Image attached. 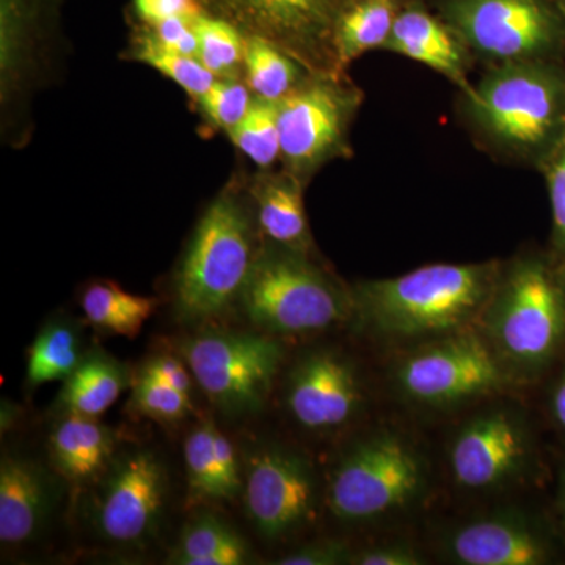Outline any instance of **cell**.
I'll return each mask as SVG.
<instances>
[{
  "label": "cell",
  "mask_w": 565,
  "mask_h": 565,
  "mask_svg": "<svg viewBox=\"0 0 565 565\" xmlns=\"http://www.w3.org/2000/svg\"><path fill=\"white\" fill-rule=\"evenodd\" d=\"M557 2V6L561 7V9H563L564 13H565V0H556Z\"/></svg>",
  "instance_id": "7bdbcfd3"
},
{
  "label": "cell",
  "mask_w": 565,
  "mask_h": 565,
  "mask_svg": "<svg viewBox=\"0 0 565 565\" xmlns=\"http://www.w3.org/2000/svg\"><path fill=\"white\" fill-rule=\"evenodd\" d=\"M364 392L359 370L344 353L319 349L292 367L286 388L289 414L313 433H330L362 411Z\"/></svg>",
  "instance_id": "9a60e30c"
},
{
  "label": "cell",
  "mask_w": 565,
  "mask_h": 565,
  "mask_svg": "<svg viewBox=\"0 0 565 565\" xmlns=\"http://www.w3.org/2000/svg\"><path fill=\"white\" fill-rule=\"evenodd\" d=\"M248 561L243 539L217 516L202 515L182 531L170 563L180 565H241Z\"/></svg>",
  "instance_id": "484cf974"
},
{
  "label": "cell",
  "mask_w": 565,
  "mask_h": 565,
  "mask_svg": "<svg viewBox=\"0 0 565 565\" xmlns=\"http://www.w3.org/2000/svg\"><path fill=\"white\" fill-rule=\"evenodd\" d=\"M214 455L217 460L218 476H221L223 497L225 500H232L241 489L239 463H237L232 441L217 427L214 433Z\"/></svg>",
  "instance_id": "f35d334b"
},
{
  "label": "cell",
  "mask_w": 565,
  "mask_h": 565,
  "mask_svg": "<svg viewBox=\"0 0 565 565\" xmlns=\"http://www.w3.org/2000/svg\"><path fill=\"white\" fill-rule=\"evenodd\" d=\"M305 185L285 169L262 172L252 181L248 199L266 244L311 255L313 236L305 212Z\"/></svg>",
  "instance_id": "ac0fdd59"
},
{
  "label": "cell",
  "mask_w": 565,
  "mask_h": 565,
  "mask_svg": "<svg viewBox=\"0 0 565 565\" xmlns=\"http://www.w3.org/2000/svg\"><path fill=\"white\" fill-rule=\"evenodd\" d=\"M134 14L140 24H156L169 18L196 20L206 13L200 0H132Z\"/></svg>",
  "instance_id": "e575fe53"
},
{
  "label": "cell",
  "mask_w": 565,
  "mask_h": 565,
  "mask_svg": "<svg viewBox=\"0 0 565 565\" xmlns=\"http://www.w3.org/2000/svg\"><path fill=\"white\" fill-rule=\"evenodd\" d=\"M535 460L533 434L511 407H494L468 419L449 444V471L460 489L494 492L522 481Z\"/></svg>",
  "instance_id": "7c38bea8"
},
{
  "label": "cell",
  "mask_w": 565,
  "mask_h": 565,
  "mask_svg": "<svg viewBox=\"0 0 565 565\" xmlns=\"http://www.w3.org/2000/svg\"><path fill=\"white\" fill-rule=\"evenodd\" d=\"M52 460L71 481H85L106 467L115 448L110 429L81 415H65L50 437Z\"/></svg>",
  "instance_id": "ffe728a7"
},
{
  "label": "cell",
  "mask_w": 565,
  "mask_h": 565,
  "mask_svg": "<svg viewBox=\"0 0 565 565\" xmlns=\"http://www.w3.org/2000/svg\"><path fill=\"white\" fill-rule=\"evenodd\" d=\"M318 486L313 467L288 449L256 452L248 465L245 505L256 531L281 539L313 519Z\"/></svg>",
  "instance_id": "5bb4252c"
},
{
  "label": "cell",
  "mask_w": 565,
  "mask_h": 565,
  "mask_svg": "<svg viewBox=\"0 0 565 565\" xmlns=\"http://www.w3.org/2000/svg\"><path fill=\"white\" fill-rule=\"evenodd\" d=\"M141 371L159 379V381L166 382L167 385L173 386L178 392L191 396L192 377L189 374L188 367L180 360L169 355L154 356V359L145 364Z\"/></svg>",
  "instance_id": "ab89813d"
},
{
  "label": "cell",
  "mask_w": 565,
  "mask_h": 565,
  "mask_svg": "<svg viewBox=\"0 0 565 565\" xmlns=\"http://www.w3.org/2000/svg\"><path fill=\"white\" fill-rule=\"evenodd\" d=\"M147 25V24H143ZM159 43L163 46L180 52V54L196 57L199 55V36L195 31V20L189 18H169L147 25Z\"/></svg>",
  "instance_id": "d590c367"
},
{
  "label": "cell",
  "mask_w": 565,
  "mask_h": 565,
  "mask_svg": "<svg viewBox=\"0 0 565 565\" xmlns=\"http://www.w3.org/2000/svg\"><path fill=\"white\" fill-rule=\"evenodd\" d=\"M462 95L470 128L505 158L537 167L565 137L564 61L492 66Z\"/></svg>",
  "instance_id": "3957f363"
},
{
  "label": "cell",
  "mask_w": 565,
  "mask_h": 565,
  "mask_svg": "<svg viewBox=\"0 0 565 565\" xmlns=\"http://www.w3.org/2000/svg\"><path fill=\"white\" fill-rule=\"evenodd\" d=\"M43 0H0V77L2 103L21 90L36 32L40 29Z\"/></svg>",
  "instance_id": "7402d4cb"
},
{
  "label": "cell",
  "mask_w": 565,
  "mask_h": 565,
  "mask_svg": "<svg viewBox=\"0 0 565 565\" xmlns=\"http://www.w3.org/2000/svg\"><path fill=\"white\" fill-rule=\"evenodd\" d=\"M128 57L134 62L151 66L167 79L173 81L178 87L188 93L192 103L210 90L211 85L217 79L210 70L204 68L199 58L189 57L163 46L143 24H140L134 33Z\"/></svg>",
  "instance_id": "4316f807"
},
{
  "label": "cell",
  "mask_w": 565,
  "mask_h": 565,
  "mask_svg": "<svg viewBox=\"0 0 565 565\" xmlns=\"http://www.w3.org/2000/svg\"><path fill=\"white\" fill-rule=\"evenodd\" d=\"M557 514L565 530V465L559 475V484H557Z\"/></svg>",
  "instance_id": "b9f144b4"
},
{
  "label": "cell",
  "mask_w": 565,
  "mask_h": 565,
  "mask_svg": "<svg viewBox=\"0 0 565 565\" xmlns=\"http://www.w3.org/2000/svg\"><path fill=\"white\" fill-rule=\"evenodd\" d=\"M226 134L234 147L259 167L262 172H269L280 161L278 103L255 96L243 120Z\"/></svg>",
  "instance_id": "f1b7e54d"
},
{
  "label": "cell",
  "mask_w": 565,
  "mask_h": 565,
  "mask_svg": "<svg viewBox=\"0 0 565 565\" xmlns=\"http://www.w3.org/2000/svg\"><path fill=\"white\" fill-rule=\"evenodd\" d=\"M199 58L217 79H244L247 39L230 22L204 13L195 20Z\"/></svg>",
  "instance_id": "f546056e"
},
{
  "label": "cell",
  "mask_w": 565,
  "mask_h": 565,
  "mask_svg": "<svg viewBox=\"0 0 565 565\" xmlns=\"http://www.w3.org/2000/svg\"><path fill=\"white\" fill-rule=\"evenodd\" d=\"M424 556L408 542H385L353 553V565H422Z\"/></svg>",
  "instance_id": "8d00e7d4"
},
{
  "label": "cell",
  "mask_w": 565,
  "mask_h": 565,
  "mask_svg": "<svg viewBox=\"0 0 565 565\" xmlns=\"http://www.w3.org/2000/svg\"><path fill=\"white\" fill-rule=\"evenodd\" d=\"M51 489L43 470L24 457L0 465V542L21 545L39 533L50 514Z\"/></svg>",
  "instance_id": "d6986e66"
},
{
  "label": "cell",
  "mask_w": 565,
  "mask_h": 565,
  "mask_svg": "<svg viewBox=\"0 0 565 565\" xmlns=\"http://www.w3.org/2000/svg\"><path fill=\"white\" fill-rule=\"evenodd\" d=\"M236 185L218 193L196 226L177 275V310L204 321L239 300L258 250L252 204Z\"/></svg>",
  "instance_id": "277c9868"
},
{
  "label": "cell",
  "mask_w": 565,
  "mask_h": 565,
  "mask_svg": "<svg viewBox=\"0 0 565 565\" xmlns=\"http://www.w3.org/2000/svg\"><path fill=\"white\" fill-rule=\"evenodd\" d=\"M479 332L515 384H531L565 355V264L531 252L503 264Z\"/></svg>",
  "instance_id": "7a4b0ae2"
},
{
  "label": "cell",
  "mask_w": 565,
  "mask_h": 565,
  "mask_svg": "<svg viewBox=\"0 0 565 565\" xmlns=\"http://www.w3.org/2000/svg\"><path fill=\"white\" fill-rule=\"evenodd\" d=\"M253 93L244 79H215L195 103L207 134L228 132L247 114Z\"/></svg>",
  "instance_id": "1f68e13d"
},
{
  "label": "cell",
  "mask_w": 565,
  "mask_h": 565,
  "mask_svg": "<svg viewBox=\"0 0 565 565\" xmlns=\"http://www.w3.org/2000/svg\"><path fill=\"white\" fill-rule=\"evenodd\" d=\"M449 563L460 565H544L556 556L552 534L534 516L493 512L462 523L441 544Z\"/></svg>",
  "instance_id": "2e32d148"
},
{
  "label": "cell",
  "mask_w": 565,
  "mask_h": 565,
  "mask_svg": "<svg viewBox=\"0 0 565 565\" xmlns=\"http://www.w3.org/2000/svg\"><path fill=\"white\" fill-rule=\"evenodd\" d=\"M552 206V247L550 252L565 264V137L539 162Z\"/></svg>",
  "instance_id": "836d02e7"
},
{
  "label": "cell",
  "mask_w": 565,
  "mask_h": 565,
  "mask_svg": "<svg viewBox=\"0 0 565 565\" xmlns=\"http://www.w3.org/2000/svg\"><path fill=\"white\" fill-rule=\"evenodd\" d=\"M126 386V371L117 360L102 352L84 356L63 385L58 407L65 415L96 418L109 411Z\"/></svg>",
  "instance_id": "603a6c76"
},
{
  "label": "cell",
  "mask_w": 565,
  "mask_h": 565,
  "mask_svg": "<svg viewBox=\"0 0 565 565\" xmlns=\"http://www.w3.org/2000/svg\"><path fill=\"white\" fill-rule=\"evenodd\" d=\"M132 408L156 422L174 423L192 411L191 396L141 371L134 386Z\"/></svg>",
  "instance_id": "d6a6232c"
},
{
  "label": "cell",
  "mask_w": 565,
  "mask_h": 565,
  "mask_svg": "<svg viewBox=\"0 0 565 565\" xmlns=\"http://www.w3.org/2000/svg\"><path fill=\"white\" fill-rule=\"evenodd\" d=\"M353 553L343 542L323 541L303 546L291 555L282 556L281 565H340L351 564Z\"/></svg>",
  "instance_id": "74e56055"
},
{
  "label": "cell",
  "mask_w": 565,
  "mask_h": 565,
  "mask_svg": "<svg viewBox=\"0 0 565 565\" xmlns=\"http://www.w3.org/2000/svg\"><path fill=\"white\" fill-rule=\"evenodd\" d=\"M382 50L429 66L456 84L460 92L471 87L468 82L470 51L422 0H404Z\"/></svg>",
  "instance_id": "e0dca14e"
},
{
  "label": "cell",
  "mask_w": 565,
  "mask_h": 565,
  "mask_svg": "<svg viewBox=\"0 0 565 565\" xmlns=\"http://www.w3.org/2000/svg\"><path fill=\"white\" fill-rule=\"evenodd\" d=\"M196 384L228 415L255 414L280 371V341L264 334L210 330L181 348Z\"/></svg>",
  "instance_id": "30bf717a"
},
{
  "label": "cell",
  "mask_w": 565,
  "mask_h": 565,
  "mask_svg": "<svg viewBox=\"0 0 565 565\" xmlns=\"http://www.w3.org/2000/svg\"><path fill=\"white\" fill-rule=\"evenodd\" d=\"M548 412L557 430L565 435V355L561 360L559 373L550 388Z\"/></svg>",
  "instance_id": "60d3db41"
},
{
  "label": "cell",
  "mask_w": 565,
  "mask_h": 565,
  "mask_svg": "<svg viewBox=\"0 0 565 565\" xmlns=\"http://www.w3.org/2000/svg\"><path fill=\"white\" fill-rule=\"evenodd\" d=\"M429 468L419 449L394 430L353 444L334 465L327 484L330 512L349 525L403 514L423 500Z\"/></svg>",
  "instance_id": "8992f818"
},
{
  "label": "cell",
  "mask_w": 565,
  "mask_h": 565,
  "mask_svg": "<svg viewBox=\"0 0 565 565\" xmlns=\"http://www.w3.org/2000/svg\"><path fill=\"white\" fill-rule=\"evenodd\" d=\"M158 307L156 297L126 292L111 281L93 282L82 296V308L93 326L131 340Z\"/></svg>",
  "instance_id": "cb8c5ba5"
},
{
  "label": "cell",
  "mask_w": 565,
  "mask_h": 565,
  "mask_svg": "<svg viewBox=\"0 0 565 565\" xmlns=\"http://www.w3.org/2000/svg\"><path fill=\"white\" fill-rule=\"evenodd\" d=\"M511 379L478 329L426 341L394 367V385L408 403L449 407L501 392Z\"/></svg>",
  "instance_id": "9c48e42d"
},
{
  "label": "cell",
  "mask_w": 565,
  "mask_h": 565,
  "mask_svg": "<svg viewBox=\"0 0 565 565\" xmlns=\"http://www.w3.org/2000/svg\"><path fill=\"white\" fill-rule=\"evenodd\" d=\"M503 263L430 264L353 286V316L385 340H435L473 329Z\"/></svg>",
  "instance_id": "6da1fadb"
},
{
  "label": "cell",
  "mask_w": 565,
  "mask_h": 565,
  "mask_svg": "<svg viewBox=\"0 0 565 565\" xmlns=\"http://www.w3.org/2000/svg\"><path fill=\"white\" fill-rule=\"evenodd\" d=\"M438 17L492 66L564 61L565 13L556 0H438Z\"/></svg>",
  "instance_id": "52a82bcc"
},
{
  "label": "cell",
  "mask_w": 565,
  "mask_h": 565,
  "mask_svg": "<svg viewBox=\"0 0 565 565\" xmlns=\"http://www.w3.org/2000/svg\"><path fill=\"white\" fill-rule=\"evenodd\" d=\"M245 39L244 81L256 98L281 102L313 74L269 41Z\"/></svg>",
  "instance_id": "d4e9b609"
},
{
  "label": "cell",
  "mask_w": 565,
  "mask_h": 565,
  "mask_svg": "<svg viewBox=\"0 0 565 565\" xmlns=\"http://www.w3.org/2000/svg\"><path fill=\"white\" fill-rule=\"evenodd\" d=\"M211 17L244 36L269 41L311 73L343 74L333 51L334 24L348 0H200Z\"/></svg>",
  "instance_id": "8fae6325"
},
{
  "label": "cell",
  "mask_w": 565,
  "mask_h": 565,
  "mask_svg": "<svg viewBox=\"0 0 565 565\" xmlns=\"http://www.w3.org/2000/svg\"><path fill=\"white\" fill-rule=\"evenodd\" d=\"M166 498L167 473L159 457L129 452L111 465L96 493L95 525L114 544H143L161 523Z\"/></svg>",
  "instance_id": "4fadbf2b"
},
{
  "label": "cell",
  "mask_w": 565,
  "mask_h": 565,
  "mask_svg": "<svg viewBox=\"0 0 565 565\" xmlns=\"http://www.w3.org/2000/svg\"><path fill=\"white\" fill-rule=\"evenodd\" d=\"M214 424L207 422L192 430L185 440V468L192 503L225 500L214 455Z\"/></svg>",
  "instance_id": "4dcf8cb0"
},
{
  "label": "cell",
  "mask_w": 565,
  "mask_h": 565,
  "mask_svg": "<svg viewBox=\"0 0 565 565\" xmlns=\"http://www.w3.org/2000/svg\"><path fill=\"white\" fill-rule=\"evenodd\" d=\"M85 355L76 330L68 323L52 322L33 341L28 362V384L39 386L63 381L76 371Z\"/></svg>",
  "instance_id": "83f0119b"
},
{
  "label": "cell",
  "mask_w": 565,
  "mask_h": 565,
  "mask_svg": "<svg viewBox=\"0 0 565 565\" xmlns=\"http://www.w3.org/2000/svg\"><path fill=\"white\" fill-rule=\"evenodd\" d=\"M256 327L281 337L332 329L353 316L352 292L310 255L264 244L239 296Z\"/></svg>",
  "instance_id": "5b68a950"
},
{
  "label": "cell",
  "mask_w": 565,
  "mask_h": 565,
  "mask_svg": "<svg viewBox=\"0 0 565 565\" xmlns=\"http://www.w3.org/2000/svg\"><path fill=\"white\" fill-rule=\"evenodd\" d=\"M404 0H348L334 24L337 68L345 74L353 61L371 50H382L392 33Z\"/></svg>",
  "instance_id": "44dd1931"
},
{
  "label": "cell",
  "mask_w": 565,
  "mask_h": 565,
  "mask_svg": "<svg viewBox=\"0 0 565 565\" xmlns=\"http://www.w3.org/2000/svg\"><path fill=\"white\" fill-rule=\"evenodd\" d=\"M362 102L345 74H310L278 102L282 169L308 184L323 166L351 156L349 131Z\"/></svg>",
  "instance_id": "ba28073f"
}]
</instances>
